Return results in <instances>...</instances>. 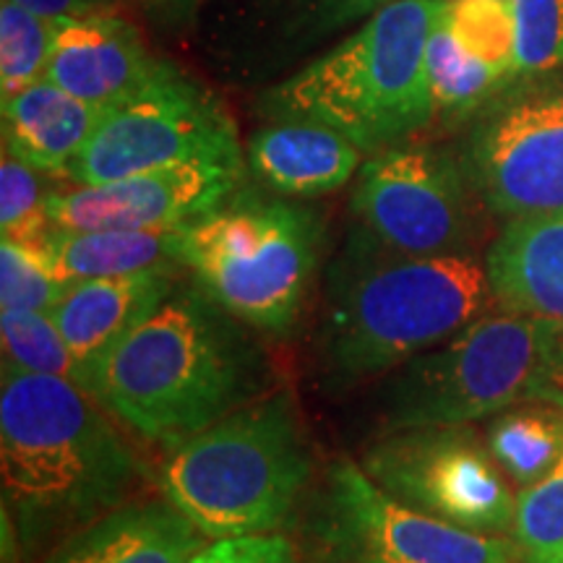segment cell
<instances>
[{"instance_id": "1", "label": "cell", "mask_w": 563, "mask_h": 563, "mask_svg": "<svg viewBox=\"0 0 563 563\" xmlns=\"http://www.w3.org/2000/svg\"><path fill=\"white\" fill-rule=\"evenodd\" d=\"M269 361L253 329L196 282L162 306L91 373L87 394L167 454L269 391Z\"/></svg>"}, {"instance_id": "2", "label": "cell", "mask_w": 563, "mask_h": 563, "mask_svg": "<svg viewBox=\"0 0 563 563\" xmlns=\"http://www.w3.org/2000/svg\"><path fill=\"white\" fill-rule=\"evenodd\" d=\"M112 415L68 378L3 368V504L26 555L136 498L146 470Z\"/></svg>"}, {"instance_id": "3", "label": "cell", "mask_w": 563, "mask_h": 563, "mask_svg": "<svg viewBox=\"0 0 563 563\" xmlns=\"http://www.w3.org/2000/svg\"><path fill=\"white\" fill-rule=\"evenodd\" d=\"M496 306L473 253L410 256L357 232L327 272L316 361L321 384L344 394L389 376Z\"/></svg>"}, {"instance_id": "4", "label": "cell", "mask_w": 563, "mask_h": 563, "mask_svg": "<svg viewBox=\"0 0 563 563\" xmlns=\"http://www.w3.org/2000/svg\"><path fill=\"white\" fill-rule=\"evenodd\" d=\"M446 0H394L340 47L264 97L272 121L340 131L363 152L405 144L435 121L426 47Z\"/></svg>"}, {"instance_id": "5", "label": "cell", "mask_w": 563, "mask_h": 563, "mask_svg": "<svg viewBox=\"0 0 563 563\" xmlns=\"http://www.w3.org/2000/svg\"><path fill=\"white\" fill-rule=\"evenodd\" d=\"M313 481V449L287 391L274 389L167 454L162 496L220 540L277 532Z\"/></svg>"}, {"instance_id": "6", "label": "cell", "mask_w": 563, "mask_h": 563, "mask_svg": "<svg viewBox=\"0 0 563 563\" xmlns=\"http://www.w3.org/2000/svg\"><path fill=\"white\" fill-rule=\"evenodd\" d=\"M183 269L258 334L287 336L319 277L323 220L285 199L238 196L175 235Z\"/></svg>"}, {"instance_id": "7", "label": "cell", "mask_w": 563, "mask_h": 563, "mask_svg": "<svg viewBox=\"0 0 563 563\" xmlns=\"http://www.w3.org/2000/svg\"><path fill=\"white\" fill-rule=\"evenodd\" d=\"M548 319L485 313L382 378V433L470 426L530 397H545Z\"/></svg>"}, {"instance_id": "8", "label": "cell", "mask_w": 563, "mask_h": 563, "mask_svg": "<svg viewBox=\"0 0 563 563\" xmlns=\"http://www.w3.org/2000/svg\"><path fill=\"white\" fill-rule=\"evenodd\" d=\"M306 540L313 563H519L514 540L397 501L347 454L334 456L316 485Z\"/></svg>"}, {"instance_id": "9", "label": "cell", "mask_w": 563, "mask_h": 563, "mask_svg": "<svg viewBox=\"0 0 563 563\" xmlns=\"http://www.w3.org/2000/svg\"><path fill=\"white\" fill-rule=\"evenodd\" d=\"M243 162L224 104L167 63L125 100L110 104L66 178L100 186L183 162Z\"/></svg>"}, {"instance_id": "10", "label": "cell", "mask_w": 563, "mask_h": 563, "mask_svg": "<svg viewBox=\"0 0 563 563\" xmlns=\"http://www.w3.org/2000/svg\"><path fill=\"white\" fill-rule=\"evenodd\" d=\"M460 157L490 214L517 220L563 211V76L493 97L470 125Z\"/></svg>"}, {"instance_id": "11", "label": "cell", "mask_w": 563, "mask_h": 563, "mask_svg": "<svg viewBox=\"0 0 563 563\" xmlns=\"http://www.w3.org/2000/svg\"><path fill=\"white\" fill-rule=\"evenodd\" d=\"M361 467L389 496L464 530L504 534L517 498L473 426H426L382 433Z\"/></svg>"}, {"instance_id": "12", "label": "cell", "mask_w": 563, "mask_h": 563, "mask_svg": "<svg viewBox=\"0 0 563 563\" xmlns=\"http://www.w3.org/2000/svg\"><path fill=\"white\" fill-rule=\"evenodd\" d=\"M475 194L462 157L428 144L371 154L357 170L352 211L386 249L410 256L470 253L477 241Z\"/></svg>"}, {"instance_id": "13", "label": "cell", "mask_w": 563, "mask_h": 563, "mask_svg": "<svg viewBox=\"0 0 563 563\" xmlns=\"http://www.w3.org/2000/svg\"><path fill=\"white\" fill-rule=\"evenodd\" d=\"M241 175L243 162H183L51 194L47 214L60 230H178L224 207Z\"/></svg>"}, {"instance_id": "14", "label": "cell", "mask_w": 563, "mask_h": 563, "mask_svg": "<svg viewBox=\"0 0 563 563\" xmlns=\"http://www.w3.org/2000/svg\"><path fill=\"white\" fill-rule=\"evenodd\" d=\"M165 66L150 53L136 26L110 11L60 21L45 79L81 102L108 110L146 87Z\"/></svg>"}, {"instance_id": "15", "label": "cell", "mask_w": 563, "mask_h": 563, "mask_svg": "<svg viewBox=\"0 0 563 563\" xmlns=\"http://www.w3.org/2000/svg\"><path fill=\"white\" fill-rule=\"evenodd\" d=\"M178 282L180 274L144 272L131 277L81 279L68 287L51 316L79 368L81 391H87L91 373L104 357L170 298Z\"/></svg>"}, {"instance_id": "16", "label": "cell", "mask_w": 563, "mask_h": 563, "mask_svg": "<svg viewBox=\"0 0 563 563\" xmlns=\"http://www.w3.org/2000/svg\"><path fill=\"white\" fill-rule=\"evenodd\" d=\"M203 534L162 498H131L60 540L42 563H186Z\"/></svg>"}, {"instance_id": "17", "label": "cell", "mask_w": 563, "mask_h": 563, "mask_svg": "<svg viewBox=\"0 0 563 563\" xmlns=\"http://www.w3.org/2000/svg\"><path fill=\"white\" fill-rule=\"evenodd\" d=\"M485 272L501 311L563 321V211L506 220Z\"/></svg>"}, {"instance_id": "18", "label": "cell", "mask_w": 563, "mask_h": 563, "mask_svg": "<svg viewBox=\"0 0 563 563\" xmlns=\"http://www.w3.org/2000/svg\"><path fill=\"white\" fill-rule=\"evenodd\" d=\"M361 146L340 131L308 121H274L249 141L253 175L274 194L319 199L347 186L361 170Z\"/></svg>"}, {"instance_id": "19", "label": "cell", "mask_w": 563, "mask_h": 563, "mask_svg": "<svg viewBox=\"0 0 563 563\" xmlns=\"http://www.w3.org/2000/svg\"><path fill=\"white\" fill-rule=\"evenodd\" d=\"M102 112L51 79H42L3 100V150L34 170L66 175Z\"/></svg>"}, {"instance_id": "20", "label": "cell", "mask_w": 563, "mask_h": 563, "mask_svg": "<svg viewBox=\"0 0 563 563\" xmlns=\"http://www.w3.org/2000/svg\"><path fill=\"white\" fill-rule=\"evenodd\" d=\"M178 230H60L53 228L45 249L68 285L81 279L131 277L144 272L183 274Z\"/></svg>"}, {"instance_id": "21", "label": "cell", "mask_w": 563, "mask_h": 563, "mask_svg": "<svg viewBox=\"0 0 563 563\" xmlns=\"http://www.w3.org/2000/svg\"><path fill=\"white\" fill-rule=\"evenodd\" d=\"M493 460L517 485H534L563 456V405L530 397L488 418L485 428Z\"/></svg>"}, {"instance_id": "22", "label": "cell", "mask_w": 563, "mask_h": 563, "mask_svg": "<svg viewBox=\"0 0 563 563\" xmlns=\"http://www.w3.org/2000/svg\"><path fill=\"white\" fill-rule=\"evenodd\" d=\"M426 70L435 115H443L446 121L473 115L475 110L485 108L498 95V89L509 81L501 70L485 66L483 60L464 51L460 40L449 30L443 11L435 21L431 40H428Z\"/></svg>"}, {"instance_id": "23", "label": "cell", "mask_w": 563, "mask_h": 563, "mask_svg": "<svg viewBox=\"0 0 563 563\" xmlns=\"http://www.w3.org/2000/svg\"><path fill=\"white\" fill-rule=\"evenodd\" d=\"M55 32H58V24L30 11L16 0L0 3V89H3V100L45 79Z\"/></svg>"}, {"instance_id": "24", "label": "cell", "mask_w": 563, "mask_h": 563, "mask_svg": "<svg viewBox=\"0 0 563 563\" xmlns=\"http://www.w3.org/2000/svg\"><path fill=\"white\" fill-rule=\"evenodd\" d=\"M449 30L485 66L517 79V24L511 0H446Z\"/></svg>"}, {"instance_id": "25", "label": "cell", "mask_w": 563, "mask_h": 563, "mask_svg": "<svg viewBox=\"0 0 563 563\" xmlns=\"http://www.w3.org/2000/svg\"><path fill=\"white\" fill-rule=\"evenodd\" d=\"M3 368L60 376L79 386V368L51 313L5 308L0 313Z\"/></svg>"}, {"instance_id": "26", "label": "cell", "mask_w": 563, "mask_h": 563, "mask_svg": "<svg viewBox=\"0 0 563 563\" xmlns=\"http://www.w3.org/2000/svg\"><path fill=\"white\" fill-rule=\"evenodd\" d=\"M511 534L519 563H563V456L543 481L517 496Z\"/></svg>"}, {"instance_id": "27", "label": "cell", "mask_w": 563, "mask_h": 563, "mask_svg": "<svg viewBox=\"0 0 563 563\" xmlns=\"http://www.w3.org/2000/svg\"><path fill=\"white\" fill-rule=\"evenodd\" d=\"M51 194L42 183V173L3 150L0 162V230L5 241L42 249L53 232L47 201Z\"/></svg>"}, {"instance_id": "28", "label": "cell", "mask_w": 563, "mask_h": 563, "mask_svg": "<svg viewBox=\"0 0 563 563\" xmlns=\"http://www.w3.org/2000/svg\"><path fill=\"white\" fill-rule=\"evenodd\" d=\"M68 282L55 272L45 249L16 241L0 243V306L19 311L53 313L68 292Z\"/></svg>"}, {"instance_id": "29", "label": "cell", "mask_w": 563, "mask_h": 563, "mask_svg": "<svg viewBox=\"0 0 563 563\" xmlns=\"http://www.w3.org/2000/svg\"><path fill=\"white\" fill-rule=\"evenodd\" d=\"M517 76L563 68V0H511Z\"/></svg>"}, {"instance_id": "30", "label": "cell", "mask_w": 563, "mask_h": 563, "mask_svg": "<svg viewBox=\"0 0 563 563\" xmlns=\"http://www.w3.org/2000/svg\"><path fill=\"white\" fill-rule=\"evenodd\" d=\"M186 563H302L290 538L277 532L235 534L203 543Z\"/></svg>"}, {"instance_id": "31", "label": "cell", "mask_w": 563, "mask_h": 563, "mask_svg": "<svg viewBox=\"0 0 563 563\" xmlns=\"http://www.w3.org/2000/svg\"><path fill=\"white\" fill-rule=\"evenodd\" d=\"M16 3L26 5V9L40 13L53 24L60 21L91 16V13H110L115 11L123 0H16Z\"/></svg>"}, {"instance_id": "32", "label": "cell", "mask_w": 563, "mask_h": 563, "mask_svg": "<svg viewBox=\"0 0 563 563\" xmlns=\"http://www.w3.org/2000/svg\"><path fill=\"white\" fill-rule=\"evenodd\" d=\"M548 399H563V321L548 327Z\"/></svg>"}, {"instance_id": "33", "label": "cell", "mask_w": 563, "mask_h": 563, "mask_svg": "<svg viewBox=\"0 0 563 563\" xmlns=\"http://www.w3.org/2000/svg\"><path fill=\"white\" fill-rule=\"evenodd\" d=\"M323 3H327V9L332 11L336 19H352L384 9V5L394 3V0H323Z\"/></svg>"}]
</instances>
